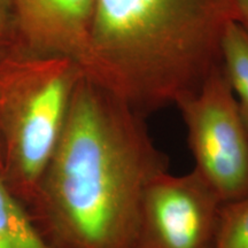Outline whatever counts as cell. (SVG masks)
<instances>
[{
    "instance_id": "277c9868",
    "label": "cell",
    "mask_w": 248,
    "mask_h": 248,
    "mask_svg": "<svg viewBox=\"0 0 248 248\" xmlns=\"http://www.w3.org/2000/svg\"><path fill=\"white\" fill-rule=\"evenodd\" d=\"M176 106L187 130L193 170L223 203L248 195V133L223 66Z\"/></svg>"
},
{
    "instance_id": "9c48e42d",
    "label": "cell",
    "mask_w": 248,
    "mask_h": 248,
    "mask_svg": "<svg viewBox=\"0 0 248 248\" xmlns=\"http://www.w3.org/2000/svg\"><path fill=\"white\" fill-rule=\"evenodd\" d=\"M214 248H248V195L222 204Z\"/></svg>"
},
{
    "instance_id": "7c38bea8",
    "label": "cell",
    "mask_w": 248,
    "mask_h": 248,
    "mask_svg": "<svg viewBox=\"0 0 248 248\" xmlns=\"http://www.w3.org/2000/svg\"><path fill=\"white\" fill-rule=\"evenodd\" d=\"M0 173H2V148H1V142H0Z\"/></svg>"
},
{
    "instance_id": "ba28073f",
    "label": "cell",
    "mask_w": 248,
    "mask_h": 248,
    "mask_svg": "<svg viewBox=\"0 0 248 248\" xmlns=\"http://www.w3.org/2000/svg\"><path fill=\"white\" fill-rule=\"evenodd\" d=\"M222 66L237 99L248 133V29L237 21L226 24L221 43Z\"/></svg>"
},
{
    "instance_id": "3957f363",
    "label": "cell",
    "mask_w": 248,
    "mask_h": 248,
    "mask_svg": "<svg viewBox=\"0 0 248 248\" xmlns=\"http://www.w3.org/2000/svg\"><path fill=\"white\" fill-rule=\"evenodd\" d=\"M82 75L68 58L30 53L0 60L2 178L27 208L61 137Z\"/></svg>"
},
{
    "instance_id": "7a4b0ae2",
    "label": "cell",
    "mask_w": 248,
    "mask_h": 248,
    "mask_svg": "<svg viewBox=\"0 0 248 248\" xmlns=\"http://www.w3.org/2000/svg\"><path fill=\"white\" fill-rule=\"evenodd\" d=\"M233 0H94L83 75L146 117L222 66Z\"/></svg>"
},
{
    "instance_id": "6da1fadb",
    "label": "cell",
    "mask_w": 248,
    "mask_h": 248,
    "mask_svg": "<svg viewBox=\"0 0 248 248\" xmlns=\"http://www.w3.org/2000/svg\"><path fill=\"white\" fill-rule=\"evenodd\" d=\"M168 171L145 117L82 75L28 210L55 248H132L145 191Z\"/></svg>"
},
{
    "instance_id": "5b68a950",
    "label": "cell",
    "mask_w": 248,
    "mask_h": 248,
    "mask_svg": "<svg viewBox=\"0 0 248 248\" xmlns=\"http://www.w3.org/2000/svg\"><path fill=\"white\" fill-rule=\"evenodd\" d=\"M222 204L195 170L164 172L145 191L132 248H214Z\"/></svg>"
},
{
    "instance_id": "8fae6325",
    "label": "cell",
    "mask_w": 248,
    "mask_h": 248,
    "mask_svg": "<svg viewBox=\"0 0 248 248\" xmlns=\"http://www.w3.org/2000/svg\"><path fill=\"white\" fill-rule=\"evenodd\" d=\"M235 21L248 29V0H233Z\"/></svg>"
},
{
    "instance_id": "8992f818",
    "label": "cell",
    "mask_w": 248,
    "mask_h": 248,
    "mask_svg": "<svg viewBox=\"0 0 248 248\" xmlns=\"http://www.w3.org/2000/svg\"><path fill=\"white\" fill-rule=\"evenodd\" d=\"M17 30L30 53L71 59L88 55L94 0H13Z\"/></svg>"
},
{
    "instance_id": "52a82bcc",
    "label": "cell",
    "mask_w": 248,
    "mask_h": 248,
    "mask_svg": "<svg viewBox=\"0 0 248 248\" xmlns=\"http://www.w3.org/2000/svg\"><path fill=\"white\" fill-rule=\"evenodd\" d=\"M0 248H55L0 173Z\"/></svg>"
},
{
    "instance_id": "30bf717a",
    "label": "cell",
    "mask_w": 248,
    "mask_h": 248,
    "mask_svg": "<svg viewBox=\"0 0 248 248\" xmlns=\"http://www.w3.org/2000/svg\"><path fill=\"white\" fill-rule=\"evenodd\" d=\"M17 30L13 0H0V48L7 46Z\"/></svg>"
}]
</instances>
